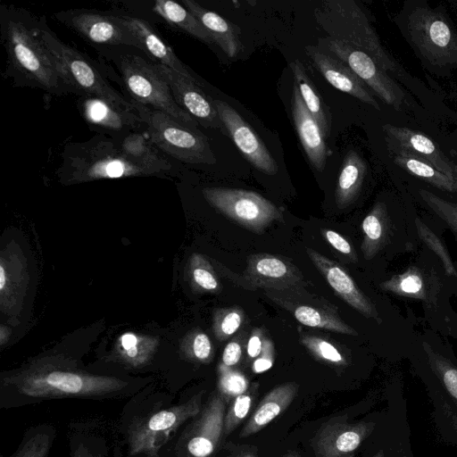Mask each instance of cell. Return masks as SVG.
<instances>
[{
	"instance_id": "18",
	"label": "cell",
	"mask_w": 457,
	"mask_h": 457,
	"mask_svg": "<svg viewBox=\"0 0 457 457\" xmlns=\"http://www.w3.org/2000/svg\"><path fill=\"white\" fill-rule=\"evenodd\" d=\"M156 64L168 82L178 105L204 128L219 130L228 136L212 103V98L202 90L197 82L183 77L162 64Z\"/></svg>"
},
{
	"instance_id": "54",
	"label": "cell",
	"mask_w": 457,
	"mask_h": 457,
	"mask_svg": "<svg viewBox=\"0 0 457 457\" xmlns=\"http://www.w3.org/2000/svg\"><path fill=\"white\" fill-rule=\"evenodd\" d=\"M454 181H455V187H456V193H457V164L455 165V170H454Z\"/></svg>"
},
{
	"instance_id": "4",
	"label": "cell",
	"mask_w": 457,
	"mask_h": 457,
	"mask_svg": "<svg viewBox=\"0 0 457 457\" xmlns=\"http://www.w3.org/2000/svg\"><path fill=\"white\" fill-rule=\"evenodd\" d=\"M396 22L429 71L443 75L457 69V30L442 10L424 1L406 2Z\"/></svg>"
},
{
	"instance_id": "20",
	"label": "cell",
	"mask_w": 457,
	"mask_h": 457,
	"mask_svg": "<svg viewBox=\"0 0 457 457\" xmlns=\"http://www.w3.org/2000/svg\"><path fill=\"white\" fill-rule=\"evenodd\" d=\"M382 128L386 134V145L399 148L432 164L454 181L455 165L429 137L406 127L385 124Z\"/></svg>"
},
{
	"instance_id": "50",
	"label": "cell",
	"mask_w": 457,
	"mask_h": 457,
	"mask_svg": "<svg viewBox=\"0 0 457 457\" xmlns=\"http://www.w3.org/2000/svg\"><path fill=\"white\" fill-rule=\"evenodd\" d=\"M263 341L262 330L259 328L253 330L246 345V353L249 358L256 359L261 354Z\"/></svg>"
},
{
	"instance_id": "31",
	"label": "cell",
	"mask_w": 457,
	"mask_h": 457,
	"mask_svg": "<svg viewBox=\"0 0 457 457\" xmlns=\"http://www.w3.org/2000/svg\"><path fill=\"white\" fill-rule=\"evenodd\" d=\"M389 154L397 166L438 189L456 193L455 182L439 171L432 164L414 157L408 153L390 145H386Z\"/></svg>"
},
{
	"instance_id": "30",
	"label": "cell",
	"mask_w": 457,
	"mask_h": 457,
	"mask_svg": "<svg viewBox=\"0 0 457 457\" xmlns=\"http://www.w3.org/2000/svg\"><path fill=\"white\" fill-rule=\"evenodd\" d=\"M380 287L401 296L413 297L431 303H435L438 290L436 282H428V277L416 268L392 277L381 283Z\"/></svg>"
},
{
	"instance_id": "53",
	"label": "cell",
	"mask_w": 457,
	"mask_h": 457,
	"mask_svg": "<svg viewBox=\"0 0 457 457\" xmlns=\"http://www.w3.org/2000/svg\"><path fill=\"white\" fill-rule=\"evenodd\" d=\"M282 457H301L295 451H288Z\"/></svg>"
},
{
	"instance_id": "32",
	"label": "cell",
	"mask_w": 457,
	"mask_h": 457,
	"mask_svg": "<svg viewBox=\"0 0 457 457\" xmlns=\"http://www.w3.org/2000/svg\"><path fill=\"white\" fill-rule=\"evenodd\" d=\"M153 11L170 25L182 29L207 46L215 45L207 29L185 6L173 1L157 0L154 3Z\"/></svg>"
},
{
	"instance_id": "17",
	"label": "cell",
	"mask_w": 457,
	"mask_h": 457,
	"mask_svg": "<svg viewBox=\"0 0 457 457\" xmlns=\"http://www.w3.org/2000/svg\"><path fill=\"white\" fill-rule=\"evenodd\" d=\"M212 103L228 135L244 157L261 172L275 175L277 162L248 123L228 103L218 99H212Z\"/></svg>"
},
{
	"instance_id": "14",
	"label": "cell",
	"mask_w": 457,
	"mask_h": 457,
	"mask_svg": "<svg viewBox=\"0 0 457 457\" xmlns=\"http://www.w3.org/2000/svg\"><path fill=\"white\" fill-rule=\"evenodd\" d=\"M373 420L349 422L346 415L324 422L311 440L315 457H355L361 444L373 433Z\"/></svg>"
},
{
	"instance_id": "35",
	"label": "cell",
	"mask_w": 457,
	"mask_h": 457,
	"mask_svg": "<svg viewBox=\"0 0 457 457\" xmlns=\"http://www.w3.org/2000/svg\"><path fill=\"white\" fill-rule=\"evenodd\" d=\"M156 345L155 339L124 333L119 339L117 360L126 369L142 370L151 362Z\"/></svg>"
},
{
	"instance_id": "15",
	"label": "cell",
	"mask_w": 457,
	"mask_h": 457,
	"mask_svg": "<svg viewBox=\"0 0 457 457\" xmlns=\"http://www.w3.org/2000/svg\"><path fill=\"white\" fill-rule=\"evenodd\" d=\"M78 108L86 122L100 135L120 138L134 131L145 130V123L136 111L119 107L92 96H78Z\"/></svg>"
},
{
	"instance_id": "34",
	"label": "cell",
	"mask_w": 457,
	"mask_h": 457,
	"mask_svg": "<svg viewBox=\"0 0 457 457\" xmlns=\"http://www.w3.org/2000/svg\"><path fill=\"white\" fill-rule=\"evenodd\" d=\"M363 240L361 250L366 260L372 259L384 246L388 235V217L386 205L377 203L361 224Z\"/></svg>"
},
{
	"instance_id": "49",
	"label": "cell",
	"mask_w": 457,
	"mask_h": 457,
	"mask_svg": "<svg viewBox=\"0 0 457 457\" xmlns=\"http://www.w3.org/2000/svg\"><path fill=\"white\" fill-rule=\"evenodd\" d=\"M242 357V345L237 341H230L223 350L221 364L232 368Z\"/></svg>"
},
{
	"instance_id": "37",
	"label": "cell",
	"mask_w": 457,
	"mask_h": 457,
	"mask_svg": "<svg viewBox=\"0 0 457 457\" xmlns=\"http://www.w3.org/2000/svg\"><path fill=\"white\" fill-rule=\"evenodd\" d=\"M258 387L254 383L244 394L232 399L224 415L223 437L229 436L248 416L257 397Z\"/></svg>"
},
{
	"instance_id": "33",
	"label": "cell",
	"mask_w": 457,
	"mask_h": 457,
	"mask_svg": "<svg viewBox=\"0 0 457 457\" xmlns=\"http://www.w3.org/2000/svg\"><path fill=\"white\" fill-rule=\"evenodd\" d=\"M290 67L295 78L294 83L298 88L306 109L328 137L330 132V115L326 104L322 102L313 83L307 76L303 63L299 60H295L290 63Z\"/></svg>"
},
{
	"instance_id": "10",
	"label": "cell",
	"mask_w": 457,
	"mask_h": 457,
	"mask_svg": "<svg viewBox=\"0 0 457 457\" xmlns=\"http://www.w3.org/2000/svg\"><path fill=\"white\" fill-rule=\"evenodd\" d=\"M227 403L219 392H213L201 411L174 435L158 457H214L222 437Z\"/></svg>"
},
{
	"instance_id": "11",
	"label": "cell",
	"mask_w": 457,
	"mask_h": 457,
	"mask_svg": "<svg viewBox=\"0 0 457 457\" xmlns=\"http://www.w3.org/2000/svg\"><path fill=\"white\" fill-rule=\"evenodd\" d=\"M203 195L223 215L255 233H262L273 221L282 219L275 204L253 191L205 187Z\"/></svg>"
},
{
	"instance_id": "3",
	"label": "cell",
	"mask_w": 457,
	"mask_h": 457,
	"mask_svg": "<svg viewBox=\"0 0 457 457\" xmlns=\"http://www.w3.org/2000/svg\"><path fill=\"white\" fill-rule=\"evenodd\" d=\"M0 30L6 53L4 73L15 87L38 88L56 96L75 95L41 37L39 18L24 8L1 4Z\"/></svg>"
},
{
	"instance_id": "16",
	"label": "cell",
	"mask_w": 457,
	"mask_h": 457,
	"mask_svg": "<svg viewBox=\"0 0 457 457\" xmlns=\"http://www.w3.org/2000/svg\"><path fill=\"white\" fill-rule=\"evenodd\" d=\"M243 278L246 287L268 291L295 290L305 285L297 267L288 260L270 253L250 255Z\"/></svg>"
},
{
	"instance_id": "26",
	"label": "cell",
	"mask_w": 457,
	"mask_h": 457,
	"mask_svg": "<svg viewBox=\"0 0 457 457\" xmlns=\"http://www.w3.org/2000/svg\"><path fill=\"white\" fill-rule=\"evenodd\" d=\"M113 140L129 161L152 170L157 176L168 173L172 170L171 163L153 144L145 130L130 132Z\"/></svg>"
},
{
	"instance_id": "21",
	"label": "cell",
	"mask_w": 457,
	"mask_h": 457,
	"mask_svg": "<svg viewBox=\"0 0 457 457\" xmlns=\"http://www.w3.org/2000/svg\"><path fill=\"white\" fill-rule=\"evenodd\" d=\"M306 253L338 297L366 318L379 320L374 304L341 265L313 249L306 248Z\"/></svg>"
},
{
	"instance_id": "38",
	"label": "cell",
	"mask_w": 457,
	"mask_h": 457,
	"mask_svg": "<svg viewBox=\"0 0 457 457\" xmlns=\"http://www.w3.org/2000/svg\"><path fill=\"white\" fill-rule=\"evenodd\" d=\"M302 344L319 361L334 367H345L348 364L342 353L329 341L316 336L304 335Z\"/></svg>"
},
{
	"instance_id": "25",
	"label": "cell",
	"mask_w": 457,
	"mask_h": 457,
	"mask_svg": "<svg viewBox=\"0 0 457 457\" xmlns=\"http://www.w3.org/2000/svg\"><path fill=\"white\" fill-rule=\"evenodd\" d=\"M184 6L202 23L217 45L228 57L242 50L240 29L220 14L209 11L193 0H183Z\"/></svg>"
},
{
	"instance_id": "51",
	"label": "cell",
	"mask_w": 457,
	"mask_h": 457,
	"mask_svg": "<svg viewBox=\"0 0 457 457\" xmlns=\"http://www.w3.org/2000/svg\"><path fill=\"white\" fill-rule=\"evenodd\" d=\"M228 457H257V448L252 445H239Z\"/></svg>"
},
{
	"instance_id": "47",
	"label": "cell",
	"mask_w": 457,
	"mask_h": 457,
	"mask_svg": "<svg viewBox=\"0 0 457 457\" xmlns=\"http://www.w3.org/2000/svg\"><path fill=\"white\" fill-rule=\"evenodd\" d=\"M321 235L324 239L337 251L349 257L353 262L357 261L356 253L351 244L342 235L328 228H322Z\"/></svg>"
},
{
	"instance_id": "12",
	"label": "cell",
	"mask_w": 457,
	"mask_h": 457,
	"mask_svg": "<svg viewBox=\"0 0 457 457\" xmlns=\"http://www.w3.org/2000/svg\"><path fill=\"white\" fill-rule=\"evenodd\" d=\"M320 50L326 49L350 69L383 102L402 111L408 102L403 89L365 52L351 44L326 37L319 39Z\"/></svg>"
},
{
	"instance_id": "45",
	"label": "cell",
	"mask_w": 457,
	"mask_h": 457,
	"mask_svg": "<svg viewBox=\"0 0 457 457\" xmlns=\"http://www.w3.org/2000/svg\"><path fill=\"white\" fill-rule=\"evenodd\" d=\"M416 226L419 236L444 261L446 272L457 276V271L453 264L452 259L440 239L418 218L416 219Z\"/></svg>"
},
{
	"instance_id": "41",
	"label": "cell",
	"mask_w": 457,
	"mask_h": 457,
	"mask_svg": "<svg viewBox=\"0 0 457 457\" xmlns=\"http://www.w3.org/2000/svg\"><path fill=\"white\" fill-rule=\"evenodd\" d=\"M244 312L238 307L222 308L213 314V332L215 337L224 341L233 336L241 327Z\"/></svg>"
},
{
	"instance_id": "9",
	"label": "cell",
	"mask_w": 457,
	"mask_h": 457,
	"mask_svg": "<svg viewBox=\"0 0 457 457\" xmlns=\"http://www.w3.org/2000/svg\"><path fill=\"white\" fill-rule=\"evenodd\" d=\"M39 29L45 44L62 66L75 95L97 96L119 107L135 111L133 103L108 83L88 57L62 42L51 30L44 16L39 17Z\"/></svg>"
},
{
	"instance_id": "29",
	"label": "cell",
	"mask_w": 457,
	"mask_h": 457,
	"mask_svg": "<svg viewBox=\"0 0 457 457\" xmlns=\"http://www.w3.org/2000/svg\"><path fill=\"white\" fill-rule=\"evenodd\" d=\"M295 318L303 325L320 328L336 333L357 336L355 329L346 324L327 303L308 305L298 303L284 305Z\"/></svg>"
},
{
	"instance_id": "7",
	"label": "cell",
	"mask_w": 457,
	"mask_h": 457,
	"mask_svg": "<svg viewBox=\"0 0 457 457\" xmlns=\"http://www.w3.org/2000/svg\"><path fill=\"white\" fill-rule=\"evenodd\" d=\"M131 102L136 112L145 123L148 137L160 151L188 164L216 162L208 138L196 128L160 110Z\"/></svg>"
},
{
	"instance_id": "44",
	"label": "cell",
	"mask_w": 457,
	"mask_h": 457,
	"mask_svg": "<svg viewBox=\"0 0 457 457\" xmlns=\"http://www.w3.org/2000/svg\"><path fill=\"white\" fill-rule=\"evenodd\" d=\"M185 355L194 362L209 363L213 355L209 337L202 331L194 333L186 345Z\"/></svg>"
},
{
	"instance_id": "22",
	"label": "cell",
	"mask_w": 457,
	"mask_h": 457,
	"mask_svg": "<svg viewBox=\"0 0 457 457\" xmlns=\"http://www.w3.org/2000/svg\"><path fill=\"white\" fill-rule=\"evenodd\" d=\"M112 12L139 40L145 54L148 55L154 62L162 64L183 77L197 82L188 68L179 60L173 50L162 40L146 21L126 13Z\"/></svg>"
},
{
	"instance_id": "24",
	"label": "cell",
	"mask_w": 457,
	"mask_h": 457,
	"mask_svg": "<svg viewBox=\"0 0 457 457\" xmlns=\"http://www.w3.org/2000/svg\"><path fill=\"white\" fill-rule=\"evenodd\" d=\"M298 390L299 385L295 382H287L271 389L259 403L243 427L239 437H248L263 429L291 404Z\"/></svg>"
},
{
	"instance_id": "28",
	"label": "cell",
	"mask_w": 457,
	"mask_h": 457,
	"mask_svg": "<svg viewBox=\"0 0 457 457\" xmlns=\"http://www.w3.org/2000/svg\"><path fill=\"white\" fill-rule=\"evenodd\" d=\"M367 165L362 157L354 150L349 151L344 158L336 187V204L344 209L353 204L359 195Z\"/></svg>"
},
{
	"instance_id": "13",
	"label": "cell",
	"mask_w": 457,
	"mask_h": 457,
	"mask_svg": "<svg viewBox=\"0 0 457 457\" xmlns=\"http://www.w3.org/2000/svg\"><path fill=\"white\" fill-rule=\"evenodd\" d=\"M54 18L91 43L128 46L145 53L139 40L112 12L72 9L59 12L54 14Z\"/></svg>"
},
{
	"instance_id": "43",
	"label": "cell",
	"mask_w": 457,
	"mask_h": 457,
	"mask_svg": "<svg viewBox=\"0 0 457 457\" xmlns=\"http://www.w3.org/2000/svg\"><path fill=\"white\" fill-rule=\"evenodd\" d=\"M431 362L436 374L450 395V400L457 406V368L447 359L438 355H433Z\"/></svg>"
},
{
	"instance_id": "19",
	"label": "cell",
	"mask_w": 457,
	"mask_h": 457,
	"mask_svg": "<svg viewBox=\"0 0 457 457\" xmlns=\"http://www.w3.org/2000/svg\"><path fill=\"white\" fill-rule=\"evenodd\" d=\"M305 53L312 65L332 87L370 104L378 111L380 110L369 87L345 62L317 46H305Z\"/></svg>"
},
{
	"instance_id": "52",
	"label": "cell",
	"mask_w": 457,
	"mask_h": 457,
	"mask_svg": "<svg viewBox=\"0 0 457 457\" xmlns=\"http://www.w3.org/2000/svg\"><path fill=\"white\" fill-rule=\"evenodd\" d=\"M389 448L385 449L384 447L378 448L371 457H389Z\"/></svg>"
},
{
	"instance_id": "48",
	"label": "cell",
	"mask_w": 457,
	"mask_h": 457,
	"mask_svg": "<svg viewBox=\"0 0 457 457\" xmlns=\"http://www.w3.org/2000/svg\"><path fill=\"white\" fill-rule=\"evenodd\" d=\"M274 353L272 342L268 338H264L262 351L252 364L253 372L259 374L269 370L273 366Z\"/></svg>"
},
{
	"instance_id": "23",
	"label": "cell",
	"mask_w": 457,
	"mask_h": 457,
	"mask_svg": "<svg viewBox=\"0 0 457 457\" xmlns=\"http://www.w3.org/2000/svg\"><path fill=\"white\" fill-rule=\"evenodd\" d=\"M292 115L303 150L315 170L321 171L328 158L326 135L306 109L296 85L294 83Z\"/></svg>"
},
{
	"instance_id": "1",
	"label": "cell",
	"mask_w": 457,
	"mask_h": 457,
	"mask_svg": "<svg viewBox=\"0 0 457 457\" xmlns=\"http://www.w3.org/2000/svg\"><path fill=\"white\" fill-rule=\"evenodd\" d=\"M151 383L116 373L93 372L62 356L44 357L4 373L0 379V408L9 410L46 401L128 400Z\"/></svg>"
},
{
	"instance_id": "46",
	"label": "cell",
	"mask_w": 457,
	"mask_h": 457,
	"mask_svg": "<svg viewBox=\"0 0 457 457\" xmlns=\"http://www.w3.org/2000/svg\"><path fill=\"white\" fill-rule=\"evenodd\" d=\"M400 421L396 419V439L394 446L389 448V457H413L407 434L408 427L406 424L400 427Z\"/></svg>"
},
{
	"instance_id": "27",
	"label": "cell",
	"mask_w": 457,
	"mask_h": 457,
	"mask_svg": "<svg viewBox=\"0 0 457 457\" xmlns=\"http://www.w3.org/2000/svg\"><path fill=\"white\" fill-rule=\"evenodd\" d=\"M70 457H111L112 446L96 422H73L68 431Z\"/></svg>"
},
{
	"instance_id": "40",
	"label": "cell",
	"mask_w": 457,
	"mask_h": 457,
	"mask_svg": "<svg viewBox=\"0 0 457 457\" xmlns=\"http://www.w3.org/2000/svg\"><path fill=\"white\" fill-rule=\"evenodd\" d=\"M190 275L198 289L215 293L220 290V280L212 266L200 254H194L191 258Z\"/></svg>"
},
{
	"instance_id": "8",
	"label": "cell",
	"mask_w": 457,
	"mask_h": 457,
	"mask_svg": "<svg viewBox=\"0 0 457 457\" xmlns=\"http://www.w3.org/2000/svg\"><path fill=\"white\" fill-rule=\"evenodd\" d=\"M115 63L131 101L160 110L197 129L199 123L175 102L156 62L137 54H122L117 56Z\"/></svg>"
},
{
	"instance_id": "5",
	"label": "cell",
	"mask_w": 457,
	"mask_h": 457,
	"mask_svg": "<svg viewBox=\"0 0 457 457\" xmlns=\"http://www.w3.org/2000/svg\"><path fill=\"white\" fill-rule=\"evenodd\" d=\"M57 173L64 184L157 176L152 170L129 161L112 138L100 134L85 142L67 145L62 151Z\"/></svg>"
},
{
	"instance_id": "36",
	"label": "cell",
	"mask_w": 457,
	"mask_h": 457,
	"mask_svg": "<svg viewBox=\"0 0 457 457\" xmlns=\"http://www.w3.org/2000/svg\"><path fill=\"white\" fill-rule=\"evenodd\" d=\"M56 437L57 429L50 423L29 427L9 457H48Z\"/></svg>"
},
{
	"instance_id": "6",
	"label": "cell",
	"mask_w": 457,
	"mask_h": 457,
	"mask_svg": "<svg viewBox=\"0 0 457 457\" xmlns=\"http://www.w3.org/2000/svg\"><path fill=\"white\" fill-rule=\"evenodd\" d=\"M314 17L328 37L367 53L386 73L404 77V70L383 47L367 15L355 1L326 0L315 9Z\"/></svg>"
},
{
	"instance_id": "2",
	"label": "cell",
	"mask_w": 457,
	"mask_h": 457,
	"mask_svg": "<svg viewBox=\"0 0 457 457\" xmlns=\"http://www.w3.org/2000/svg\"><path fill=\"white\" fill-rule=\"evenodd\" d=\"M205 390L176 399L152 383L129 397L116 423L126 457H158L174 435L202 410Z\"/></svg>"
},
{
	"instance_id": "42",
	"label": "cell",
	"mask_w": 457,
	"mask_h": 457,
	"mask_svg": "<svg viewBox=\"0 0 457 457\" xmlns=\"http://www.w3.org/2000/svg\"><path fill=\"white\" fill-rule=\"evenodd\" d=\"M419 194L426 204L457 234V203L450 202L426 189Z\"/></svg>"
},
{
	"instance_id": "39",
	"label": "cell",
	"mask_w": 457,
	"mask_h": 457,
	"mask_svg": "<svg viewBox=\"0 0 457 457\" xmlns=\"http://www.w3.org/2000/svg\"><path fill=\"white\" fill-rule=\"evenodd\" d=\"M249 388L247 378L239 370L220 364L217 389L227 402L244 394Z\"/></svg>"
}]
</instances>
